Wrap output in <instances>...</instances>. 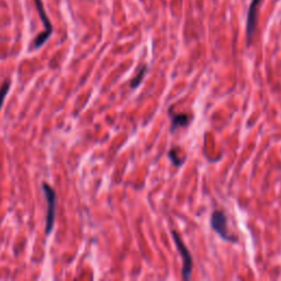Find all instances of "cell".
<instances>
[{"label": "cell", "instance_id": "cell-1", "mask_svg": "<svg viewBox=\"0 0 281 281\" xmlns=\"http://www.w3.org/2000/svg\"><path fill=\"white\" fill-rule=\"evenodd\" d=\"M42 190L47 202V211L45 218V233L48 235L53 231L56 213V194L54 189L47 183H42Z\"/></svg>", "mask_w": 281, "mask_h": 281}, {"label": "cell", "instance_id": "cell-2", "mask_svg": "<svg viewBox=\"0 0 281 281\" xmlns=\"http://www.w3.org/2000/svg\"><path fill=\"white\" fill-rule=\"evenodd\" d=\"M171 235L174 237V241L176 243V246L179 250L180 256L183 259V268H182V275L184 280H189L191 278V271H192V257L189 249L187 248L185 243L183 242L182 237H180L177 232L171 231Z\"/></svg>", "mask_w": 281, "mask_h": 281}, {"label": "cell", "instance_id": "cell-3", "mask_svg": "<svg viewBox=\"0 0 281 281\" xmlns=\"http://www.w3.org/2000/svg\"><path fill=\"white\" fill-rule=\"evenodd\" d=\"M211 226L214 229V232L218 235L221 236V239L227 242H237V239L228 233L227 231V220L225 214L222 211H213L211 214V219H210Z\"/></svg>", "mask_w": 281, "mask_h": 281}, {"label": "cell", "instance_id": "cell-4", "mask_svg": "<svg viewBox=\"0 0 281 281\" xmlns=\"http://www.w3.org/2000/svg\"><path fill=\"white\" fill-rule=\"evenodd\" d=\"M34 2H35V6H37L39 16H40V18L42 20L43 24H44V27H45L44 32H42L41 34H39L38 38L34 40V47L35 48H39L43 44H44V43L46 42V40L49 38V35L52 34L53 27H52L51 22H49V20H48L47 16H46L45 10H44V7H43L41 0H34Z\"/></svg>", "mask_w": 281, "mask_h": 281}, {"label": "cell", "instance_id": "cell-5", "mask_svg": "<svg viewBox=\"0 0 281 281\" xmlns=\"http://www.w3.org/2000/svg\"><path fill=\"white\" fill-rule=\"evenodd\" d=\"M261 3L262 0H251V4L249 6L248 13H247V21H246V37H247L248 44L256 30L257 20H258V9Z\"/></svg>", "mask_w": 281, "mask_h": 281}, {"label": "cell", "instance_id": "cell-6", "mask_svg": "<svg viewBox=\"0 0 281 281\" xmlns=\"http://www.w3.org/2000/svg\"><path fill=\"white\" fill-rule=\"evenodd\" d=\"M171 118V127L170 131L175 132L179 127H186L188 126L190 123L191 117L187 113H176V114H170Z\"/></svg>", "mask_w": 281, "mask_h": 281}, {"label": "cell", "instance_id": "cell-7", "mask_svg": "<svg viewBox=\"0 0 281 281\" xmlns=\"http://www.w3.org/2000/svg\"><path fill=\"white\" fill-rule=\"evenodd\" d=\"M146 70H147V66L146 65H143V66L140 67L139 71H138V74H136V76L132 79V82H131V88L135 89V88H138L140 84L142 83V81L144 79V76H145L146 74Z\"/></svg>", "mask_w": 281, "mask_h": 281}, {"label": "cell", "instance_id": "cell-8", "mask_svg": "<svg viewBox=\"0 0 281 281\" xmlns=\"http://www.w3.org/2000/svg\"><path fill=\"white\" fill-rule=\"evenodd\" d=\"M168 157H169V160L171 161V163L175 165V166L179 167V166H182V165L184 164L185 160H180V155H179V148L178 147H171L169 149V152H168Z\"/></svg>", "mask_w": 281, "mask_h": 281}, {"label": "cell", "instance_id": "cell-9", "mask_svg": "<svg viewBox=\"0 0 281 281\" xmlns=\"http://www.w3.org/2000/svg\"><path fill=\"white\" fill-rule=\"evenodd\" d=\"M10 88V82L9 81H5L4 84L2 85V87H0V109H2L3 104L5 101V98L7 96V93H8Z\"/></svg>", "mask_w": 281, "mask_h": 281}]
</instances>
